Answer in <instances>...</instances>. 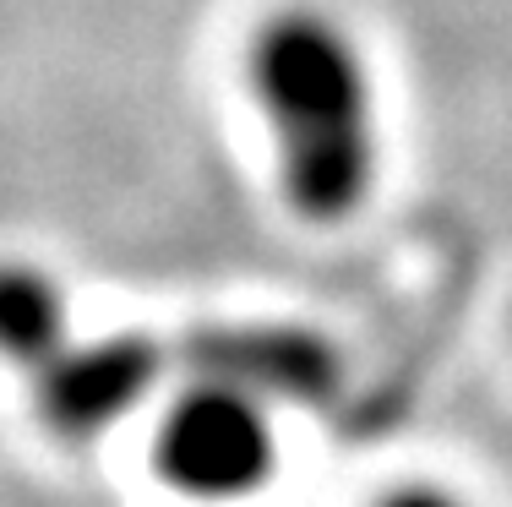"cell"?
I'll return each instance as SVG.
<instances>
[{
  "label": "cell",
  "mask_w": 512,
  "mask_h": 507,
  "mask_svg": "<svg viewBox=\"0 0 512 507\" xmlns=\"http://www.w3.org/2000/svg\"><path fill=\"white\" fill-rule=\"evenodd\" d=\"M246 77L273 131L289 208L311 224L355 219L382 164L376 82L355 33L316 6L273 11L251 33Z\"/></svg>",
  "instance_id": "cell-1"
},
{
  "label": "cell",
  "mask_w": 512,
  "mask_h": 507,
  "mask_svg": "<svg viewBox=\"0 0 512 507\" xmlns=\"http://www.w3.org/2000/svg\"><path fill=\"white\" fill-rule=\"evenodd\" d=\"M153 469L197 507L251 497L278 469L273 409L229 382L191 377L153 426Z\"/></svg>",
  "instance_id": "cell-2"
},
{
  "label": "cell",
  "mask_w": 512,
  "mask_h": 507,
  "mask_svg": "<svg viewBox=\"0 0 512 507\" xmlns=\"http://www.w3.org/2000/svg\"><path fill=\"white\" fill-rule=\"evenodd\" d=\"M164 344L148 333H99L71 338L60 355L33 371L39 388V420L66 442L104 437L109 426L142 409V398L164 377Z\"/></svg>",
  "instance_id": "cell-3"
},
{
  "label": "cell",
  "mask_w": 512,
  "mask_h": 507,
  "mask_svg": "<svg viewBox=\"0 0 512 507\" xmlns=\"http://www.w3.org/2000/svg\"><path fill=\"white\" fill-rule=\"evenodd\" d=\"M191 377H213L273 404H322L338 388V355L322 333L289 322H240L186 338Z\"/></svg>",
  "instance_id": "cell-4"
},
{
  "label": "cell",
  "mask_w": 512,
  "mask_h": 507,
  "mask_svg": "<svg viewBox=\"0 0 512 507\" xmlns=\"http://www.w3.org/2000/svg\"><path fill=\"white\" fill-rule=\"evenodd\" d=\"M71 344V300L55 273L33 262H0V360L39 371Z\"/></svg>",
  "instance_id": "cell-5"
},
{
  "label": "cell",
  "mask_w": 512,
  "mask_h": 507,
  "mask_svg": "<svg viewBox=\"0 0 512 507\" xmlns=\"http://www.w3.org/2000/svg\"><path fill=\"white\" fill-rule=\"evenodd\" d=\"M376 507H463L453 491H442V486H398V491H387Z\"/></svg>",
  "instance_id": "cell-6"
}]
</instances>
